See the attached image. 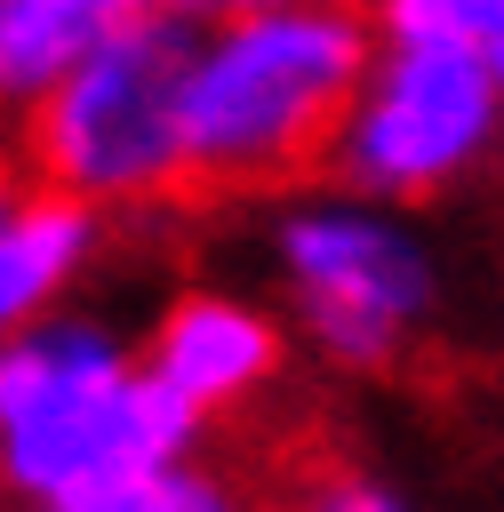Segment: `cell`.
<instances>
[{"instance_id": "1", "label": "cell", "mask_w": 504, "mask_h": 512, "mask_svg": "<svg viewBox=\"0 0 504 512\" xmlns=\"http://www.w3.org/2000/svg\"><path fill=\"white\" fill-rule=\"evenodd\" d=\"M368 40L336 8H256L200 48L184 88V208L280 192L352 136Z\"/></svg>"}, {"instance_id": "11", "label": "cell", "mask_w": 504, "mask_h": 512, "mask_svg": "<svg viewBox=\"0 0 504 512\" xmlns=\"http://www.w3.org/2000/svg\"><path fill=\"white\" fill-rule=\"evenodd\" d=\"M96 512H256L248 496H232L224 480H200V472H152L144 488L96 504Z\"/></svg>"}, {"instance_id": "9", "label": "cell", "mask_w": 504, "mask_h": 512, "mask_svg": "<svg viewBox=\"0 0 504 512\" xmlns=\"http://www.w3.org/2000/svg\"><path fill=\"white\" fill-rule=\"evenodd\" d=\"M248 504L256 512H400L384 488H368L360 472L328 464L312 432H280L264 456H256V480H248Z\"/></svg>"}, {"instance_id": "10", "label": "cell", "mask_w": 504, "mask_h": 512, "mask_svg": "<svg viewBox=\"0 0 504 512\" xmlns=\"http://www.w3.org/2000/svg\"><path fill=\"white\" fill-rule=\"evenodd\" d=\"M504 24V0H392V32L400 40H456V48H488Z\"/></svg>"}, {"instance_id": "2", "label": "cell", "mask_w": 504, "mask_h": 512, "mask_svg": "<svg viewBox=\"0 0 504 512\" xmlns=\"http://www.w3.org/2000/svg\"><path fill=\"white\" fill-rule=\"evenodd\" d=\"M192 416V400H176L152 368H120V352L88 328L0 344V464L56 512H96L168 472Z\"/></svg>"}, {"instance_id": "12", "label": "cell", "mask_w": 504, "mask_h": 512, "mask_svg": "<svg viewBox=\"0 0 504 512\" xmlns=\"http://www.w3.org/2000/svg\"><path fill=\"white\" fill-rule=\"evenodd\" d=\"M24 168H32V160H16V152L0 144V216H8L16 200H24V192H16V176H24Z\"/></svg>"}, {"instance_id": "6", "label": "cell", "mask_w": 504, "mask_h": 512, "mask_svg": "<svg viewBox=\"0 0 504 512\" xmlns=\"http://www.w3.org/2000/svg\"><path fill=\"white\" fill-rule=\"evenodd\" d=\"M272 328L224 296H184L168 320H160V344H152V376L192 400V408H232L248 400L264 376H272Z\"/></svg>"}, {"instance_id": "3", "label": "cell", "mask_w": 504, "mask_h": 512, "mask_svg": "<svg viewBox=\"0 0 504 512\" xmlns=\"http://www.w3.org/2000/svg\"><path fill=\"white\" fill-rule=\"evenodd\" d=\"M192 64H200V32L184 16L144 8L136 24H120L24 112L32 184L80 200H184Z\"/></svg>"}, {"instance_id": "4", "label": "cell", "mask_w": 504, "mask_h": 512, "mask_svg": "<svg viewBox=\"0 0 504 512\" xmlns=\"http://www.w3.org/2000/svg\"><path fill=\"white\" fill-rule=\"evenodd\" d=\"M488 120H496L488 48L400 40V56L376 72V88L344 136V168L376 192H424L480 152Z\"/></svg>"}, {"instance_id": "7", "label": "cell", "mask_w": 504, "mask_h": 512, "mask_svg": "<svg viewBox=\"0 0 504 512\" xmlns=\"http://www.w3.org/2000/svg\"><path fill=\"white\" fill-rule=\"evenodd\" d=\"M152 0H0V104H40L88 48L136 24Z\"/></svg>"}, {"instance_id": "13", "label": "cell", "mask_w": 504, "mask_h": 512, "mask_svg": "<svg viewBox=\"0 0 504 512\" xmlns=\"http://www.w3.org/2000/svg\"><path fill=\"white\" fill-rule=\"evenodd\" d=\"M200 8H224V16H256V8H280V0H200Z\"/></svg>"}, {"instance_id": "5", "label": "cell", "mask_w": 504, "mask_h": 512, "mask_svg": "<svg viewBox=\"0 0 504 512\" xmlns=\"http://www.w3.org/2000/svg\"><path fill=\"white\" fill-rule=\"evenodd\" d=\"M288 264L304 288V320L336 360H392L400 328L424 312V264L400 232L368 216H296Z\"/></svg>"}, {"instance_id": "14", "label": "cell", "mask_w": 504, "mask_h": 512, "mask_svg": "<svg viewBox=\"0 0 504 512\" xmlns=\"http://www.w3.org/2000/svg\"><path fill=\"white\" fill-rule=\"evenodd\" d=\"M488 64H496V80H504V24H496V40H488Z\"/></svg>"}, {"instance_id": "8", "label": "cell", "mask_w": 504, "mask_h": 512, "mask_svg": "<svg viewBox=\"0 0 504 512\" xmlns=\"http://www.w3.org/2000/svg\"><path fill=\"white\" fill-rule=\"evenodd\" d=\"M80 248H88V200L80 192L48 184L0 216V336L56 296V280L80 264Z\"/></svg>"}]
</instances>
